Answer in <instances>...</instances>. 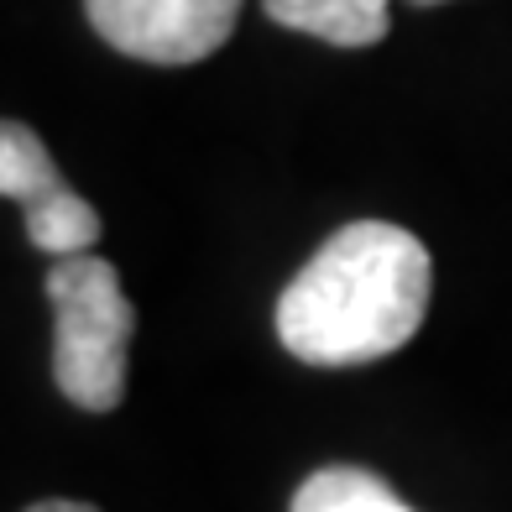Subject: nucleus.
I'll list each match as a JSON object with an SVG mask.
<instances>
[{"mask_svg":"<svg viewBox=\"0 0 512 512\" xmlns=\"http://www.w3.org/2000/svg\"><path fill=\"white\" fill-rule=\"evenodd\" d=\"M53 298V382L84 413H110L126 398V351L136 309L121 293V272L105 256H58L48 272Z\"/></svg>","mask_w":512,"mask_h":512,"instance_id":"2","label":"nucleus"},{"mask_svg":"<svg viewBox=\"0 0 512 512\" xmlns=\"http://www.w3.org/2000/svg\"><path fill=\"white\" fill-rule=\"evenodd\" d=\"M288 512H413L377 471L361 465H324L293 492Z\"/></svg>","mask_w":512,"mask_h":512,"instance_id":"5","label":"nucleus"},{"mask_svg":"<svg viewBox=\"0 0 512 512\" xmlns=\"http://www.w3.org/2000/svg\"><path fill=\"white\" fill-rule=\"evenodd\" d=\"M434 262L387 220L340 225L277 298V340L309 366H366L418 335Z\"/></svg>","mask_w":512,"mask_h":512,"instance_id":"1","label":"nucleus"},{"mask_svg":"<svg viewBox=\"0 0 512 512\" xmlns=\"http://www.w3.org/2000/svg\"><path fill=\"white\" fill-rule=\"evenodd\" d=\"M68 183L63 173L53 168L48 147H42V136L21 121H6L0 126V194L16 199L21 209L32 204H48L53 194H63Z\"/></svg>","mask_w":512,"mask_h":512,"instance_id":"6","label":"nucleus"},{"mask_svg":"<svg viewBox=\"0 0 512 512\" xmlns=\"http://www.w3.org/2000/svg\"><path fill=\"white\" fill-rule=\"evenodd\" d=\"M288 32H309L330 48H371L392 27V0H262Z\"/></svg>","mask_w":512,"mask_h":512,"instance_id":"4","label":"nucleus"},{"mask_svg":"<svg viewBox=\"0 0 512 512\" xmlns=\"http://www.w3.org/2000/svg\"><path fill=\"white\" fill-rule=\"evenodd\" d=\"M84 11L115 53L178 68L225 48L241 0H84Z\"/></svg>","mask_w":512,"mask_h":512,"instance_id":"3","label":"nucleus"},{"mask_svg":"<svg viewBox=\"0 0 512 512\" xmlns=\"http://www.w3.org/2000/svg\"><path fill=\"white\" fill-rule=\"evenodd\" d=\"M27 512H100V507H89V502H63V497H53V502H32Z\"/></svg>","mask_w":512,"mask_h":512,"instance_id":"7","label":"nucleus"},{"mask_svg":"<svg viewBox=\"0 0 512 512\" xmlns=\"http://www.w3.org/2000/svg\"><path fill=\"white\" fill-rule=\"evenodd\" d=\"M413 6H445V0H413Z\"/></svg>","mask_w":512,"mask_h":512,"instance_id":"8","label":"nucleus"}]
</instances>
